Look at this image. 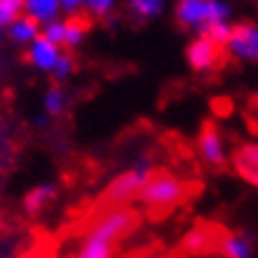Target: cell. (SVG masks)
Wrapping results in <instances>:
<instances>
[{
	"instance_id": "obj_1",
	"label": "cell",
	"mask_w": 258,
	"mask_h": 258,
	"mask_svg": "<svg viewBox=\"0 0 258 258\" xmlns=\"http://www.w3.org/2000/svg\"><path fill=\"white\" fill-rule=\"evenodd\" d=\"M133 211L123 206H109L88 225L74 258H116V244L133 230Z\"/></svg>"
},
{
	"instance_id": "obj_2",
	"label": "cell",
	"mask_w": 258,
	"mask_h": 258,
	"mask_svg": "<svg viewBox=\"0 0 258 258\" xmlns=\"http://www.w3.org/2000/svg\"><path fill=\"white\" fill-rule=\"evenodd\" d=\"M175 19L195 36H206L213 26L232 24V8L225 0H178Z\"/></svg>"
},
{
	"instance_id": "obj_3",
	"label": "cell",
	"mask_w": 258,
	"mask_h": 258,
	"mask_svg": "<svg viewBox=\"0 0 258 258\" xmlns=\"http://www.w3.org/2000/svg\"><path fill=\"white\" fill-rule=\"evenodd\" d=\"M152 175H154L152 161L147 157L135 159L125 171H121L118 175H114L109 180V185L102 192V199H104V204H109V206H123L131 199H140L142 189L147 187Z\"/></svg>"
},
{
	"instance_id": "obj_4",
	"label": "cell",
	"mask_w": 258,
	"mask_h": 258,
	"mask_svg": "<svg viewBox=\"0 0 258 258\" xmlns=\"http://www.w3.org/2000/svg\"><path fill=\"white\" fill-rule=\"evenodd\" d=\"M189 185L187 180L178 178L173 173H154L147 187L142 189L140 202L152 211H168L187 199Z\"/></svg>"
},
{
	"instance_id": "obj_5",
	"label": "cell",
	"mask_w": 258,
	"mask_h": 258,
	"mask_svg": "<svg viewBox=\"0 0 258 258\" xmlns=\"http://www.w3.org/2000/svg\"><path fill=\"white\" fill-rule=\"evenodd\" d=\"M225 52L235 62L256 64L258 62V22L232 24V33L225 43Z\"/></svg>"
},
{
	"instance_id": "obj_6",
	"label": "cell",
	"mask_w": 258,
	"mask_h": 258,
	"mask_svg": "<svg viewBox=\"0 0 258 258\" xmlns=\"http://www.w3.org/2000/svg\"><path fill=\"white\" fill-rule=\"evenodd\" d=\"M225 47L218 45L216 40L209 36H195L185 47V59H187L189 69L197 74H209L223 62Z\"/></svg>"
},
{
	"instance_id": "obj_7",
	"label": "cell",
	"mask_w": 258,
	"mask_h": 258,
	"mask_svg": "<svg viewBox=\"0 0 258 258\" xmlns=\"http://www.w3.org/2000/svg\"><path fill=\"white\" fill-rule=\"evenodd\" d=\"M197 152H199V159L206 166H211V168H218V166L227 164V159H230L227 140H225V135L220 133L218 125H213V123L204 125L199 138H197Z\"/></svg>"
},
{
	"instance_id": "obj_8",
	"label": "cell",
	"mask_w": 258,
	"mask_h": 258,
	"mask_svg": "<svg viewBox=\"0 0 258 258\" xmlns=\"http://www.w3.org/2000/svg\"><path fill=\"white\" fill-rule=\"evenodd\" d=\"M230 164L244 182H249L251 187H258V142L249 140L237 145L230 154Z\"/></svg>"
},
{
	"instance_id": "obj_9",
	"label": "cell",
	"mask_w": 258,
	"mask_h": 258,
	"mask_svg": "<svg viewBox=\"0 0 258 258\" xmlns=\"http://www.w3.org/2000/svg\"><path fill=\"white\" fill-rule=\"evenodd\" d=\"M62 55H64L62 47L40 36V38L33 40L31 45H29V50H26V62L31 64L36 71H40V74H50V76H52L57 69V64H59V59H62Z\"/></svg>"
},
{
	"instance_id": "obj_10",
	"label": "cell",
	"mask_w": 258,
	"mask_h": 258,
	"mask_svg": "<svg viewBox=\"0 0 258 258\" xmlns=\"http://www.w3.org/2000/svg\"><path fill=\"white\" fill-rule=\"evenodd\" d=\"M64 12L69 17H93V19H104L116 8V0H62Z\"/></svg>"
},
{
	"instance_id": "obj_11",
	"label": "cell",
	"mask_w": 258,
	"mask_h": 258,
	"mask_svg": "<svg viewBox=\"0 0 258 258\" xmlns=\"http://www.w3.org/2000/svg\"><path fill=\"white\" fill-rule=\"evenodd\" d=\"M218 251L223 258H253L256 244L246 232H227L218 239Z\"/></svg>"
},
{
	"instance_id": "obj_12",
	"label": "cell",
	"mask_w": 258,
	"mask_h": 258,
	"mask_svg": "<svg viewBox=\"0 0 258 258\" xmlns=\"http://www.w3.org/2000/svg\"><path fill=\"white\" fill-rule=\"evenodd\" d=\"M24 3V15L31 17L33 22L40 26H47L59 19V12H64L62 0H22Z\"/></svg>"
},
{
	"instance_id": "obj_13",
	"label": "cell",
	"mask_w": 258,
	"mask_h": 258,
	"mask_svg": "<svg viewBox=\"0 0 258 258\" xmlns=\"http://www.w3.org/2000/svg\"><path fill=\"white\" fill-rule=\"evenodd\" d=\"M57 197V185L55 182H40L36 187H31L26 195H24V211L29 213V216H36V213L45 211L50 204L55 202Z\"/></svg>"
},
{
	"instance_id": "obj_14",
	"label": "cell",
	"mask_w": 258,
	"mask_h": 258,
	"mask_svg": "<svg viewBox=\"0 0 258 258\" xmlns=\"http://www.w3.org/2000/svg\"><path fill=\"white\" fill-rule=\"evenodd\" d=\"M182 251L187 253V256H204V253H209L213 249V244H216V237L211 235V230L204 225H195L189 227L187 232L182 235Z\"/></svg>"
},
{
	"instance_id": "obj_15",
	"label": "cell",
	"mask_w": 258,
	"mask_h": 258,
	"mask_svg": "<svg viewBox=\"0 0 258 258\" xmlns=\"http://www.w3.org/2000/svg\"><path fill=\"white\" fill-rule=\"evenodd\" d=\"M8 36H10V40H12V43H17V45H26V47H29L33 40H38L40 36H43V26H40L38 22H33L31 17L22 15L8 29Z\"/></svg>"
},
{
	"instance_id": "obj_16",
	"label": "cell",
	"mask_w": 258,
	"mask_h": 258,
	"mask_svg": "<svg viewBox=\"0 0 258 258\" xmlns=\"http://www.w3.org/2000/svg\"><path fill=\"white\" fill-rule=\"evenodd\" d=\"M88 31H90V24L86 17H67L64 19V52L76 50L86 43Z\"/></svg>"
},
{
	"instance_id": "obj_17",
	"label": "cell",
	"mask_w": 258,
	"mask_h": 258,
	"mask_svg": "<svg viewBox=\"0 0 258 258\" xmlns=\"http://www.w3.org/2000/svg\"><path fill=\"white\" fill-rule=\"evenodd\" d=\"M40 107H43V114H47L50 118L62 116L64 111H67V107H69V95H67V90L59 83H55V86H50L43 93Z\"/></svg>"
},
{
	"instance_id": "obj_18",
	"label": "cell",
	"mask_w": 258,
	"mask_h": 258,
	"mask_svg": "<svg viewBox=\"0 0 258 258\" xmlns=\"http://www.w3.org/2000/svg\"><path fill=\"white\" fill-rule=\"evenodd\" d=\"M168 0H125V8L138 22H152L164 12Z\"/></svg>"
},
{
	"instance_id": "obj_19",
	"label": "cell",
	"mask_w": 258,
	"mask_h": 258,
	"mask_svg": "<svg viewBox=\"0 0 258 258\" xmlns=\"http://www.w3.org/2000/svg\"><path fill=\"white\" fill-rule=\"evenodd\" d=\"M22 15H24L22 0H0V31H8Z\"/></svg>"
},
{
	"instance_id": "obj_20",
	"label": "cell",
	"mask_w": 258,
	"mask_h": 258,
	"mask_svg": "<svg viewBox=\"0 0 258 258\" xmlns=\"http://www.w3.org/2000/svg\"><path fill=\"white\" fill-rule=\"evenodd\" d=\"M74 71H76V59L69 55V52H64L62 59H59V64H57L55 74H52V79L62 86V83H67V81L74 76Z\"/></svg>"
},
{
	"instance_id": "obj_21",
	"label": "cell",
	"mask_w": 258,
	"mask_h": 258,
	"mask_svg": "<svg viewBox=\"0 0 258 258\" xmlns=\"http://www.w3.org/2000/svg\"><path fill=\"white\" fill-rule=\"evenodd\" d=\"M50 121H52V118L47 116V114H43V111L36 116V125H38V128H47V125H50Z\"/></svg>"
},
{
	"instance_id": "obj_22",
	"label": "cell",
	"mask_w": 258,
	"mask_h": 258,
	"mask_svg": "<svg viewBox=\"0 0 258 258\" xmlns=\"http://www.w3.org/2000/svg\"><path fill=\"white\" fill-rule=\"evenodd\" d=\"M0 33H3V31H0Z\"/></svg>"
}]
</instances>
